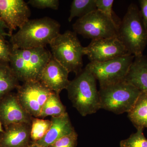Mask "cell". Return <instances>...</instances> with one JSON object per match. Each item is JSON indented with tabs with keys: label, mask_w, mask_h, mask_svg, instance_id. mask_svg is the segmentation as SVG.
<instances>
[{
	"label": "cell",
	"mask_w": 147,
	"mask_h": 147,
	"mask_svg": "<svg viewBox=\"0 0 147 147\" xmlns=\"http://www.w3.org/2000/svg\"><path fill=\"white\" fill-rule=\"evenodd\" d=\"M61 25L49 17L29 20L10 37L13 49L45 47L60 34Z\"/></svg>",
	"instance_id": "cell-1"
},
{
	"label": "cell",
	"mask_w": 147,
	"mask_h": 147,
	"mask_svg": "<svg viewBox=\"0 0 147 147\" xmlns=\"http://www.w3.org/2000/svg\"><path fill=\"white\" fill-rule=\"evenodd\" d=\"M52 57V53L45 47L12 48L9 64L19 82L39 81L43 69Z\"/></svg>",
	"instance_id": "cell-2"
},
{
	"label": "cell",
	"mask_w": 147,
	"mask_h": 147,
	"mask_svg": "<svg viewBox=\"0 0 147 147\" xmlns=\"http://www.w3.org/2000/svg\"><path fill=\"white\" fill-rule=\"evenodd\" d=\"M96 81L85 68L70 81L67 88L69 99L83 117L95 113L100 109Z\"/></svg>",
	"instance_id": "cell-3"
},
{
	"label": "cell",
	"mask_w": 147,
	"mask_h": 147,
	"mask_svg": "<svg viewBox=\"0 0 147 147\" xmlns=\"http://www.w3.org/2000/svg\"><path fill=\"white\" fill-rule=\"evenodd\" d=\"M117 37L129 54L135 57L143 55L147 45V29L135 4L129 6L118 28Z\"/></svg>",
	"instance_id": "cell-4"
},
{
	"label": "cell",
	"mask_w": 147,
	"mask_h": 147,
	"mask_svg": "<svg viewBox=\"0 0 147 147\" xmlns=\"http://www.w3.org/2000/svg\"><path fill=\"white\" fill-rule=\"evenodd\" d=\"M50 45L53 57L69 73L77 75L82 71L86 48L81 44L76 33L67 30L60 34Z\"/></svg>",
	"instance_id": "cell-5"
},
{
	"label": "cell",
	"mask_w": 147,
	"mask_h": 147,
	"mask_svg": "<svg viewBox=\"0 0 147 147\" xmlns=\"http://www.w3.org/2000/svg\"><path fill=\"white\" fill-rule=\"evenodd\" d=\"M141 91L125 81L100 87V109L117 115L128 113L134 106Z\"/></svg>",
	"instance_id": "cell-6"
},
{
	"label": "cell",
	"mask_w": 147,
	"mask_h": 147,
	"mask_svg": "<svg viewBox=\"0 0 147 147\" xmlns=\"http://www.w3.org/2000/svg\"><path fill=\"white\" fill-rule=\"evenodd\" d=\"M72 28L77 34L94 40L117 37L118 27L108 16L97 9L78 18Z\"/></svg>",
	"instance_id": "cell-7"
},
{
	"label": "cell",
	"mask_w": 147,
	"mask_h": 147,
	"mask_svg": "<svg viewBox=\"0 0 147 147\" xmlns=\"http://www.w3.org/2000/svg\"><path fill=\"white\" fill-rule=\"evenodd\" d=\"M135 58L127 55L102 62H90L85 68L99 82L100 87L124 81Z\"/></svg>",
	"instance_id": "cell-8"
},
{
	"label": "cell",
	"mask_w": 147,
	"mask_h": 147,
	"mask_svg": "<svg viewBox=\"0 0 147 147\" xmlns=\"http://www.w3.org/2000/svg\"><path fill=\"white\" fill-rule=\"evenodd\" d=\"M18 101L33 117L39 118L41 109L53 92L39 81L23 83L16 89Z\"/></svg>",
	"instance_id": "cell-9"
},
{
	"label": "cell",
	"mask_w": 147,
	"mask_h": 147,
	"mask_svg": "<svg viewBox=\"0 0 147 147\" xmlns=\"http://www.w3.org/2000/svg\"><path fill=\"white\" fill-rule=\"evenodd\" d=\"M85 48L90 62H102L130 55L117 37L92 40Z\"/></svg>",
	"instance_id": "cell-10"
},
{
	"label": "cell",
	"mask_w": 147,
	"mask_h": 147,
	"mask_svg": "<svg viewBox=\"0 0 147 147\" xmlns=\"http://www.w3.org/2000/svg\"><path fill=\"white\" fill-rule=\"evenodd\" d=\"M30 15L28 3L24 0H0V19L8 27L11 36L30 20Z\"/></svg>",
	"instance_id": "cell-11"
},
{
	"label": "cell",
	"mask_w": 147,
	"mask_h": 147,
	"mask_svg": "<svg viewBox=\"0 0 147 147\" xmlns=\"http://www.w3.org/2000/svg\"><path fill=\"white\" fill-rule=\"evenodd\" d=\"M32 118L20 104L16 94L11 92L0 100V121L5 128L14 124L32 125Z\"/></svg>",
	"instance_id": "cell-12"
},
{
	"label": "cell",
	"mask_w": 147,
	"mask_h": 147,
	"mask_svg": "<svg viewBox=\"0 0 147 147\" xmlns=\"http://www.w3.org/2000/svg\"><path fill=\"white\" fill-rule=\"evenodd\" d=\"M69 74L67 69L52 56L41 73L39 82L51 91L59 94L69 84Z\"/></svg>",
	"instance_id": "cell-13"
},
{
	"label": "cell",
	"mask_w": 147,
	"mask_h": 147,
	"mask_svg": "<svg viewBox=\"0 0 147 147\" xmlns=\"http://www.w3.org/2000/svg\"><path fill=\"white\" fill-rule=\"evenodd\" d=\"M50 121L51 126L45 136L33 143L42 147H49L57 140L75 131L67 112L61 116L51 117Z\"/></svg>",
	"instance_id": "cell-14"
},
{
	"label": "cell",
	"mask_w": 147,
	"mask_h": 147,
	"mask_svg": "<svg viewBox=\"0 0 147 147\" xmlns=\"http://www.w3.org/2000/svg\"><path fill=\"white\" fill-rule=\"evenodd\" d=\"M31 125L17 123L5 128L0 135V147H26L31 139Z\"/></svg>",
	"instance_id": "cell-15"
},
{
	"label": "cell",
	"mask_w": 147,
	"mask_h": 147,
	"mask_svg": "<svg viewBox=\"0 0 147 147\" xmlns=\"http://www.w3.org/2000/svg\"><path fill=\"white\" fill-rule=\"evenodd\" d=\"M125 82L131 84L141 92L147 93V57L144 55L135 57Z\"/></svg>",
	"instance_id": "cell-16"
},
{
	"label": "cell",
	"mask_w": 147,
	"mask_h": 147,
	"mask_svg": "<svg viewBox=\"0 0 147 147\" xmlns=\"http://www.w3.org/2000/svg\"><path fill=\"white\" fill-rule=\"evenodd\" d=\"M128 117L136 128H147V93L142 92Z\"/></svg>",
	"instance_id": "cell-17"
},
{
	"label": "cell",
	"mask_w": 147,
	"mask_h": 147,
	"mask_svg": "<svg viewBox=\"0 0 147 147\" xmlns=\"http://www.w3.org/2000/svg\"><path fill=\"white\" fill-rule=\"evenodd\" d=\"M9 63L0 61V100L19 86Z\"/></svg>",
	"instance_id": "cell-18"
},
{
	"label": "cell",
	"mask_w": 147,
	"mask_h": 147,
	"mask_svg": "<svg viewBox=\"0 0 147 147\" xmlns=\"http://www.w3.org/2000/svg\"><path fill=\"white\" fill-rule=\"evenodd\" d=\"M66 113L65 106L61 101L59 94L53 92L43 105L39 118H44L49 116H61Z\"/></svg>",
	"instance_id": "cell-19"
},
{
	"label": "cell",
	"mask_w": 147,
	"mask_h": 147,
	"mask_svg": "<svg viewBox=\"0 0 147 147\" xmlns=\"http://www.w3.org/2000/svg\"><path fill=\"white\" fill-rule=\"evenodd\" d=\"M97 10L95 0H74L70 7L69 22L75 17L82 18Z\"/></svg>",
	"instance_id": "cell-20"
},
{
	"label": "cell",
	"mask_w": 147,
	"mask_h": 147,
	"mask_svg": "<svg viewBox=\"0 0 147 147\" xmlns=\"http://www.w3.org/2000/svg\"><path fill=\"white\" fill-rule=\"evenodd\" d=\"M51 125V121L49 120L33 117L30 133L31 139L32 142L42 139L49 130Z\"/></svg>",
	"instance_id": "cell-21"
},
{
	"label": "cell",
	"mask_w": 147,
	"mask_h": 147,
	"mask_svg": "<svg viewBox=\"0 0 147 147\" xmlns=\"http://www.w3.org/2000/svg\"><path fill=\"white\" fill-rule=\"evenodd\" d=\"M144 129H137L136 133L131 134L128 138L122 140L120 147H147V139L143 133Z\"/></svg>",
	"instance_id": "cell-22"
},
{
	"label": "cell",
	"mask_w": 147,
	"mask_h": 147,
	"mask_svg": "<svg viewBox=\"0 0 147 147\" xmlns=\"http://www.w3.org/2000/svg\"><path fill=\"white\" fill-rule=\"evenodd\" d=\"M97 10L108 16L119 26L121 21L119 20L117 16L114 13L113 6L114 1L113 0H95Z\"/></svg>",
	"instance_id": "cell-23"
},
{
	"label": "cell",
	"mask_w": 147,
	"mask_h": 147,
	"mask_svg": "<svg viewBox=\"0 0 147 147\" xmlns=\"http://www.w3.org/2000/svg\"><path fill=\"white\" fill-rule=\"evenodd\" d=\"M77 139L78 134L75 130L71 134L57 140L49 147H76Z\"/></svg>",
	"instance_id": "cell-24"
},
{
	"label": "cell",
	"mask_w": 147,
	"mask_h": 147,
	"mask_svg": "<svg viewBox=\"0 0 147 147\" xmlns=\"http://www.w3.org/2000/svg\"><path fill=\"white\" fill-rule=\"evenodd\" d=\"M28 4L38 9L50 8L57 10L59 6L58 0H30Z\"/></svg>",
	"instance_id": "cell-25"
},
{
	"label": "cell",
	"mask_w": 147,
	"mask_h": 147,
	"mask_svg": "<svg viewBox=\"0 0 147 147\" xmlns=\"http://www.w3.org/2000/svg\"><path fill=\"white\" fill-rule=\"evenodd\" d=\"M12 47L5 40V37L0 36V61L9 63Z\"/></svg>",
	"instance_id": "cell-26"
},
{
	"label": "cell",
	"mask_w": 147,
	"mask_h": 147,
	"mask_svg": "<svg viewBox=\"0 0 147 147\" xmlns=\"http://www.w3.org/2000/svg\"><path fill=\"white\" fill-rule=\"evenodd\" d=\"M139 3L142 18L147 29V0H141Z\"/></svg>",
	"instance_id": "cell-27"
},
{
	"label": "cell",
	"mask_w": 147,
	"mask_h": 147,
	"mask_svg": "<svg viewBox=\"0 0 147 147\" xmlns=\"http://www.w3.org/2000/svg\"><path fill=\"white\" fill-rule=\"evenodd\" d=\"M6 29L8 30V27L3 21L0 19V36L4 37L9 36L10 37V35L8 32H6Z\"/></svg>",
	"instance_id": "cell-28"
},
{
	"label": "cell",
	"mask_w": 147,
	"mask_h": 147,
	"mask_svg": "<svg viewBox=\"0 0 147 147\" xmlns=\"http://www.w3.org/2000/svg\"><path fill=\"white\" fill-rule=\"evenodd\" d=\"M26 147H42V146H40V145L36 144H35L32 142V144L28 145Z\"/></svg>",
	"instance_id": "cell-29"
},
{
	"label": "cell",
	"mask_w": 147,
	"mask_h": 147,
	"mask_svg": "<svg viewBox=\"0 0 147 147\" xmlns=\"http://www.w3.org/2000/svg\"><path fill=\"white\" fill-rule=\"evenodd\" d=\"M2 124L1 123V121H0V133H3L4 130L3 129Z\"/></svg>",
	"instance_id": "cell-30"
}]
</instances>
